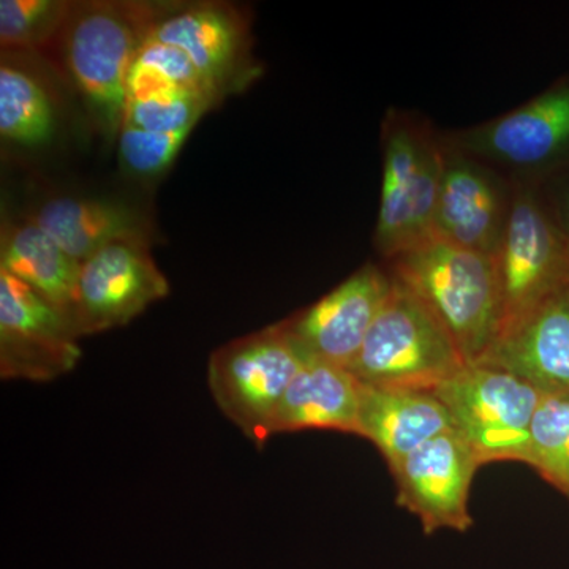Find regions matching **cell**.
I'll list each match as a JSON object with an SVG mask.
<instances>
[{"label":"cell","mask_w":569,"mask_h":569,"mask_svg":"<svg viewBox=\"0 0 569 569\" xmlns=\"http://www.w3.org/2000/svg\"><path fill=\"white\" fill-rule=\"evenodd\" d=\"M69 318L0 269V377L47 383L67 376L82 351Z\"/></svg>","instance_id":"9"},{"label":"cell","mask_w":569,"mask_h":569,"mask_svg":"<svg viewBox=\"0 0 569 569\" xmlns=\"http://www.w3.org/2000/svg\"><path fill=\"white\" fill-rule=\"evenodd\" d=\"M432 395L447 407L482 466L527 463L531 422L542 399L529 381L496 367L467 365Z\"/></svg>","instance_id":"6"},{"label":"cell","mask_w":569,"mask_h":569,"mask_svg":"<svg viewBox=\"0 0 569 569\" xmlns=\"http://www.w3.org/2000/svg\"><path fill=\"white\" fill-rule=\"evenodd\" d=\"M174 3L71 2L61 32L63 59L93 122L112 141L127 104V78L152 29Z\"/></svg>","instance_id":"1"},{"label":"cell","mask_w":569,"mask_h":569,"mask_svg":"<svg viewBox=\"0 0 569 569\" xmlns=\"http://www.w3.org/2000/svg\"><path fill=\"white\" fill-rule=\"evenodd\" d=\"M192 129L181 132L153 133L122 123L118 134L119 162L134 178L153 179L173 164Z\"/></svg>","instance_id":"24"},{"label":"cell","mask_w":569,"mask_h":569,"mask_svg":"<svg viewBox=\"0 0 569 569\" xmlns=\"http://www.w3.org/2000/svg\"><path fill=\"white\" fill-rule=\"evenodd\" d=\"M151 39L186 52L220 102L246 91L263 73L244 18L227 3H174L152 29Z\"/></svg>","instance_id":"10"},{"label":"cell","mask_w":569,"mask_h":569,"mask_svg":"<svg viewBox=\"0 0 569 569\" xmlns=\"http://www.w3.org/2000/svg\"><path fill=\"white\" fill-rule=\"evenodd\" d=\"M452 427L447 407L432 392L361 385L358 437L381 452L388 468Z\"/></svg>","instance_id":"17"},{"label":"cell","mask_w":569,"mask_h":569,"mask_svg":"<svg viewBox=\"0 0 569 569\" xmlns=\"http://www.w3.org/2000/svg\"><path fill=\"white\" fill-rule=\"evenodd\" d=\"M463 366L448 332L392 279L391 295L348 372L366 387L432 392Z\"/></svg>","instance_id":"4"},{"label":"cell","mask_w":569,"mask_h":569,"mask_svg":"<svg viewBox=\"0 0 569 569\" xmlns=\"http://www.w3.org/2000/svg\"><path fill=\"white\" fill-rule=\"evenodd\" d=\"M569 500V395H542L527 463Z\"/></svg>","instance_id":"21"},{"label":"cell","mask_w":569,"mask_h":569,"mask_svg":"<svg viewBox=\"0 0 569 569\" xmlns=\"http://www.w3.org/2000/svg\"><path fill=\"white\" fill-rule=\"evenodd\" d=\"M80 266L33 222L3 223L0 269L10 272L69 318L74 328Z\"/></svg>","instance_id":"19"},{"label":"cell","mask_w":569,"mask_h":569,"mask_svg":"<svg viewBox=\"0 0 569 569\" xmlns=\"http://www.w3.org/2000/svg\"><path fill=\"white\" fill-rule=\"evenodd\" d=\"M383 179L373 244L385 260L433 238L443 132L418 112L389 108L381 123Z\"/></svg>","instance_id":"3"},{"label":"cell","mask_w":569,"mask_h":569,"mask_svg":"<svg viewBox=\"0 0 569 569\" xmlns=\"http://www.w3.org/2000/svg\"><path fill=\"white\" fill-rule=\"evenodd\" d=\"M361 383L347 369L307 361L284 392L269 425V438L301 430L358 436Z\"/></svg>","instance_id":"18"},{"label":"cell","mask_w":569,"mask_h":569,"mask_svg":"<svg viewBox=\"0 0 569 569\" xmlns=\"http://www.w3.org/2000/svg\"><path fill=\"white\" fill-rule=\"evenodd\" d=\"M56 132L50 93L29 71L0 67V137L22 148L48 144Z\"/></svg>","instance_id":"20"},{"label":"cell","mask_w":569,"mask_h":569,"mask_svg":"<svg viewBox=\"0 0 569 569\" xmlns=\"http://www.w3.org/2000/svg\"><path fill=\"white\" fill-rule=\"evenodd\" d=\"M515 182L460 151L443 133V171L433 238L496 257L507 230Z\"/></svg>","instance_id":"12"},{"label":"cell","mask_w":569,"mask_h":569,"mask_svg":"<svg viewBox=\"0 0 569 569\" xmlns=\"http://www.w3.org/2000/svg\"><path fill=\"white\" fill-rule=\"evenodd\" d=\"M137 69L149 71L163 81L170 82L176 88L187 89L204 96L211 97L217 103L220 100L208 88L201 74L194 69L192 61L187 58L186 52L173 47V44L162 43L149 37L141 50L134 58L133 66Z\"/></svg>","instance_id":"25"},{"label":"cell","mask_w":569,"mask_h":569,"mask_svg":"<svg viewBox=\"0 0 569 569\" xmlns=\"http://www.w3.org/2000/svg\"><path fill=\"white\" fill-rule=\"evenodd\" d=\"M493 258L500 293L498 340L569 283V252L537 183L515 182L507 230Z\"/></svg>","instance_id":"8"},{"label":"cell","mask_w":569,"mask_h":569,"mask_svg":"<svg viewBox=\"0 0 569 569\" xmlns=\"http://www.w3.org/2000/svg\"><path fill=\"white\" fill-rule=\"evenodd\" d=\"M217 104L216 100L204 93L168 89L141 99L127 100L123 123L153 133L193 130L206 112Z\"/></svg>","instance_id":"22"},{"label":"cell","mask_w":569,"mask_h":569,"mask_svg":"<svg viewBox=\"0 0 569 569\" xmlns=\"http://www.w3.org/2000/svg\"><path fill=\"white\" fill-rule=\"evenodd\" d=\"M306 362L279 325L268 326L213 351L209 391L224 417L263 447L277 407Z\"/></svg>","instance_id":"7"},{"label":"cell","mask_w":569,"mask_h":569,"mask_svg":"<svg viewBox=\"0 0 569 569\" xmlns=\"http://www.w3.org/2000/svg\"><path fill=\"white\" fill-rule=\"evenodd\" d=\"M32 220L78 263L112 244L149 246L152 238V224L141 209L111 198H52Z\"/></svg>","instance_id":"16"},{"label":"cell","mask_w":569,"mask_h":569,"mask_svg":"<svg viewBox=\"0 0 569 569\" xmlns=\"http://www.w3.org/2000/svg\"><path fill=\"white\" fill-rule=\"evenodd\" d=\"M482 467L477 451L456 427L427 441L389 467L397 503L417 516L425 533H466L473 526L468 511L471 482Z\"/></svg>","instance_id":"11"},{"label":"cell","mask_w":569,"mask_h":569,"mask_svg":"<svg viewBox=\"0 0 569 569\" xmlns=\"http://www.w3.org/2000/svg\"><path fill=\"white\" fill-rule=\"evenodd\" d=\"M447 140L512 182L539 183L569 170V73L529 102Z\"/></svg>","instance_id":"5"},{"label":"cell","mask_w":569,"mask_h":569,"mask_svg":"<svg viewBox=\"0 0 569 569\" xmlns=\"http://www.w3.org/2000/svg\"><path fill=\"white\" fill-rule=\"evenodd\" d=\"M388 263L392 279L432 313L467 365H478L500 329L496 258L432 238Z\"/></svg>","instance_id":"2"},{"label":"cell","mask_w":569,"mask_h":569,"mask_svg":"<svg viewBox=\"0 0 569 569\" xmlns=\"http://www.w3.org/2000/svg\"><path fill=\"white\" fill-rule=\"evenodd\" d=\"M168 293L170 283L152 260L149 246L119 242L107 247L80 266L74 331L86 337L126 326Z\"/></svg>","instance_id":"14"},{"label":"cell","mask_w":569,"mask_h":569,"mask_svg":"<svg viewBox=\"0 0 569 569\" xmlns=\"http://www.w3.org/2000/svg\"><path fill=\"white\" fill-rule=\"evenodd\" d=\"M478 365L507 370L542 395H569V283L500 337Z\"/></svg>","instance_id":"15"},{"label":"cell","mask_w":569,"mask_h":569,"mask_svg":"<svg viewBox=\"0 0 569 569\" xmlns=\"http://www.w3.org/2000/svg\"><path fill=\"white\" fill-rule=\"evenodd\" d=\"M392 290L388 271L369 263L316 305L282 321L288 339L307 361L350 369Z\"/></svg>","instance_id":"13"},{"label":"cell","mask_w":569,"mask_h":569,"mask_svg":"<svg viewBox=\"0 0 569 569\" xmlns=\"http://www.w3.org/2000/svg\"><path fill=\"white\" fill-rule=\"evenodd\" d=\"M71 2L67 0H2L0 44L2 48H33L62 32Z\"/></svg>","instance_id":"23"},{"label":"cell","mask_w":569,"mask_h":569,"mask_svg":"<svg viewBox=\"0 0 569 569\" xmlns=\"http://www.w3.org/2000/svg\"><path fill=\"white\" fill-rule=\"evenodd\" d=\"M537 187L569 252V170L550 176Z\"/></svg>","instance_id":"26"}]
</instances>
